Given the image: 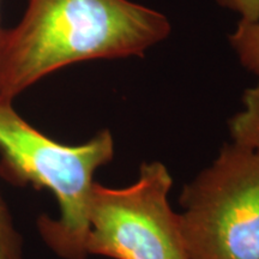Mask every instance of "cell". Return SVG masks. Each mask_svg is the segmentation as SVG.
Instances as JSON below:
<instances>
[{
    "label": "cell",
    "instance_id": "1",
    "mask_svg": "<svg viewBox=\"0 0 259 259\" xmlns=\"http://www.w3.org/2000/svg\"><path fill=\"white\" fill-rule=\"evenodd\" d=\"M162 12L131 0H28L0 35V99L12 101L76 63L144 57L169 36Z\"/></svg>",
    "mask_w": 259,
    "mask_h": 259
},
{
    "label": "cell",
    "instance_id": "2",
    "mask_svg": "<svg viewBox=\"0 0 259 259\" xmlns=\"http://www.w3.org/2000/svg\"><path fill=\"white\" fill-rule=\"evenodd\" d=\"M114 156L109 130L88 142L66 145L25 121L14 102L0 99V174L16 185L47 189L59 204L58 219L42 215V240L63 259H87L89 204L96 170Z\"/></svg>",
    "mask_w": 259,
    "mask_h": 259
},
{
    "label": "cell",
    "instance_id": "3",
    "mask_svg": "<svg viewBox=\"0 0 259 259\" xmlns=\"http://www.w3.org/2000/svg\"><path fill=\"white\" fill-rule=\"evenodd\" d=\"M180 205L189 259H259V151L227 143L184 187Z\"/></svg>",
    "mask_w": 259,
    "mask_h": 259
},
{
    "label": "cell",
    "instance_id": "4",
    "mask_svg": "<svg viewBox=\"0 0 259 259\" xmlns=\"http://www.w3.org/2000/svg\"><path fill=\"white\" fill-rule=\"evenodd\" d=\"M173 179L163 163H143L125 189L95 183L89 204L88 255L113 259H189L179 215L168 202Z\"/></svg>",
    "mask_w": 259,
    "mask_h": 259
},
{
    "label": "cell",
    "instance_id": "5",
    "mask_svg": "<svg viewBox=\"0 0 259 259\" xmlns=\"http://www.w3.org/2000/svg\"><path fill=\"white\" fill-rule=\"evenodd\" d=\"M232 142L259 151V80L242 95V109L229 120Z\"/></svg>",
    "mask_w": 259,
    "mask_h": 259
},
{
    "label": "cell",
    "instance_id": "6",
    "mask_svg": "<svg viewBox=\"0 0 259 259\" xmlns=\"http://www.w3.org/2000/svg\"><path fill=\"white\" fill-rule=\"evenodd\" d=\"M228 40L240 64L259 79V23L239 21Z\"/></svg>",
    "mask_w": 259,
    "mask_h": 259
},
{
    "label": "cell",
    "instance_id": "7",
    "mask_svg": "<svg viewBox=\"0 0 259 259\" xmlns=\"http://www.w3.org/2000/svg\"><path fill=\"white\" fill-rule=\"evenodd\" d=\"M0 259H23V240L0 191Z\"/></svg>",
    "mask_w": 259,
    "mask_h": 259
},
{
    "label": "cell",
    "instance_id": "8",
    "mask_svg": "<svg viewBox=\"0 0 259 259\" xmlns=\"http://www.w3.org/2000/svg\"><path fill=\"white\" fill-rule=\"evenodd\" d=\"M222 8L239 15L241 22L259 23V0H216Z\"/></svg>",
    "mask_w": 259,
    "mask_h": 259
},
{
    "label": "cell",
    "instance_id": "9",
    "mask_svg": "<svg viewBox=\"0 0 259 259\" xmlns=\"http://www.w3.org/2000/svg\"><path fill=\"white\" fill-rule=\"evenodd\" d=\"M0 4H2V0H0ZM2 31H3V29H2V25H0V35H2Z\"/></svg>",
    "mask_w": 259,
    "mask_h": 259
}]
</instances>
